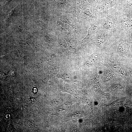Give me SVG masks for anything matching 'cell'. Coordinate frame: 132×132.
Masks as SVG:
<instances>
[{"mask_svg":"<svg viewBox=\"0 0 132 132\" xmlns=\"http://www.w3.org/2000/svg\"><path fill=\"white\" fill-rule=\"evenodd\" d=\"M117 15L115 6L107 10L98 12L97 16L99 18H105L106 21L103 27L104 29L115 33V25L117 20Z\"/></svg>","mask_w":132,"mask_h":132,"instance_id":"cell-1","label":"cell"},{"mask_svg":"<svg viewBox=\"0 0 132 132\" xmlns=\"http://www.w3.org/2000/svg\"><path fill=\"white\" fill-rule=\"evenodd\" d=\"M117 13V20L115 25L116 32L128 33L132 30V13Z\"/></svg>","mask_w":132,"mask_h":132,"instance_id":"cell-2","label":"cell"},{"mask_svg":"<svg viewBox=\"0 0 132 132\" xmlns=\"http://www.w3.org/2000/svg\"><path fill=\"white\" fill-rule=\"evenodd\" d=\"M117 12L125 14L132 13V1L126 0L121 5L116 6Z\"/></svg>","mask_w":132,"mask_h":132,"instance_id":"cell-3","label":"cell"},{"mask_svg":"<svg viewBox=\"0 0 132 132\" xmlns=\"http://www.w3.org/2000/svg\"><path fill=\"white\" fill-rule=\"evenodd\" d=\"M106 20L105 18H98L96 22L92 25L89 29L88 35H89L96 32L98 33L103 29V25Z\"/></svg>","mask_w":132,"mask_h":132,"instance_id":"cell-4","label":"cell"},{"mask_svg":"<svg viewBox=\"0 0 132 132\" xmlns=\"http://www.w3.org/2000/svg\"><path fill=\"white\" fill-rule=\"evenodd\" d=\"M111 90L115 92H118L123 91V88L119 84H115L112 85L111 88Z\"/></svg>","mask_w":132,"mask_h":132,"instance_id":"cell-5","label":"cell"},{"mask_svg":"<svg viewBox=\"0 0 132 132\" xmlns=\"http://www.w3.org/2000/svg\"><path fill=\"white\" fill-rule=\"evenodd\" d=\"M113 67L117 72L124 75L125 73V71L121 66L118 64H114L113 65Z\"/></svg>","mask_w":132,"mask_h":132,"instance_id":"cell-6","label":"cell"},{"mask_svg":"<svg viewBox=\"0 0 132 132\" xmlns=\"http://www.w3.org/2000/svg\"><path fill=\"white\" fill-rule=\"evenodd\" d=\"M97 55L93 54L88 57V60L91 63H95L97 60Z\"/></svg>","mask_w":132,"mask_h":132,"instance_id":"cell-7","label":"cell"},{"mask_svg":"<svg viewBox=\"0 0 132 132\" xmlns=\"http://www.w3.org/2000/svg\"><path fill=\"white\" fill-rule=\"evenodd\" d=\"M105 76L106 79L108 80H111L113 78V74L109 72L105 73Z\"/></svg>","mask_w":132,"mask_h":132,"instance_id":"cell-8","label":"cell"},{"mask_svg":"<svg viewBox=\"0 0 132 132\" xmlns=\"http://www.w3.org/2000/svg\"><path fill=\"white\" fill-rule=\"evenodd\" d=\"M101 98L104 101L109 100L110 98L109 95L107 93H103L101 95Z\"/></svg>","mask_w":132,"mask_h":132,"instance_id":"cell-9","label":"cell"},{"mask_svg":"<svg viewBox=\"0 0 132 132\" xmlns=\"http://www.w3.org/2000/svg\"><path fill=\"white\" fill-rule=\"evenodd\" d=\"M33 92L34 93L36 92L37 91L36 88H34L33 89Z\"/></svg>","mask_w":132,"mask_h":132,"instance_id":"cell-10","label":"cell"}]
</instances>
